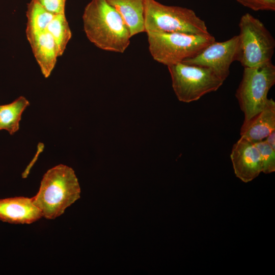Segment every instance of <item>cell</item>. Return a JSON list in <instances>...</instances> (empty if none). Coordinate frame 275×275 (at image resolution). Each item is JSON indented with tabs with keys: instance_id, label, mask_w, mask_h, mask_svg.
Returning <instances> with one entry per match:
<instances>
[{
	"instance_id": "12",
	"label": "cell",
	"mask_w": 275,
	"mask_h": 275,
	"mask_svg": "<svg viewBox=\"0 0 275 275\" xmlns=\"http://www.w3.org/2000/svg\"><path fill=\"white\" fill-rule=\"evenodd\" d=\"M275 130V102L270 98L267 105L249 122L242 124L240 136L255 143L263 140Z\"/></svg>"
},
{
	"instance_id": "14",
	"label": "cell",
	"mask_w": 275,
	"mask_h": 275,
	"mask_svg": "<svg viewBox=\"0 0 275 275\" xmlns=\"http://www.w3.org/2000/svg\"><path fill=\"white\" fill-rule=\"evenodd\" d=\"M30 105L24 96H20L12 102L0 105V130H6L13 134L19 129L21 115Z\"/></svg>"
},
{
	"instance_id": "5",
	"label": "cell",
	"mask_w": 275,
	"mask_h": 275,
	"mask_svg": "<svg viewBox=\"0 0 275 275\" xmlns=\"http://www.w3.org/2000/svg\"><path fill=\"white\" fill-rule=\"evenodd\" d=\"M239 43L236 61L244 68L257 67L271 61L275 40L258 18L243 14L239 23Z\"/></svg>"
},
{
	"instance_id": "13",
	"label": "cell",
	"mask_w": 275,
	"mask_h": 275,
	"mask_svg": "<svg viewBox=\"0 0 275 275\" xmlns=\"http://www.w3.org/2000/svg\"><path fill=\"white\" fill-rule=\"evenodd\" d=\"M121 15L132 36L145 32L146 0H106Z\"/></svg>"
},
{
	"instance_id": "17",
	"label": "cell",
	"mask_w": 275,
	"mask_h": 275,
	"mask_svg": "<svg viewBox=\"0 0 275 275\" xmlns=\"http://www.w3.org/2000/svg\"><path fill=\"white\" fill-rule=\"evenodd\" d=\"M259 151L262 163V172L270 174L275 171V150L273 149L266 142L262 140L254 143Z\"/></svg>"
},
{
	"instance_id": "7",
	"label": "cell",
	"mask_w": 275,
	"mask_h": 275,
	"mask_svg": "<svg viewBox=\"0 0 275 275\" xmlns=\"http://www.w3.org/2000/svg\"><path fill=\"white\" fill-rule=\"evenodd\" d=\"M172 87L180 101H197L206 94L217 91L224 80L210 68L183 63L168 66Z\"/></svg>"
},
{
	"instance_id": "3",
	"label": "cell",
	"mask_w": 275,
	"mask_h": 275,
	"mask_svg": "<svg viewBox=\"0 0 275 275\" xmlns=\"http://www.w3.org/2000/svg\"><path fill=\"white\" fill-rule=\"evenodd\" d=\"M145 32L209 34L204 20L191 9L167 6L156 0H146L144 13Z\"/></svg>"
},
{
	"instance_id": "15",
	"label": "cell",
	"mask_w": 275,
	"mask_h": 275,
	"mask_svg": "<svg viewBox=\"0 0 275 275\" xmlns=\"http://www.w3.org/2000/svg\"><path fill=\"white\" fill-rule=\"evenodd\" d=\"M46 30L54 40L58 57L62 56L72 37V32L65 13L54 15Z\"/></svg>"
},
{
	"instance_id": "20",
	"label": "cell",
	"mask_w": 275,
	"mask_h": 275,
	"mask_svg": "<svg viewBox=\"0 0 275 275\" xmlns=\"http://www.w3.org/2000/svg\"><path fill=\"white\" fill-rule=\"evenodd\" d=\"M265 140L273 149L275 150V130L272 131Z\"/></svg>"
},
{
	"instance_id": "1",
	"label": "cell",
	"mask_w": 275,
	"mask_h": 275,
	"mask_svg": "<svg viewBox=\"0 0 275 275\" xmlns=\"http://www.w3.org/2000/svg\"><path fill=\"white\" fill-rule=\"evenodd\" d=\"M82 21L87 38L101 49L123 53L130 43L129 29L106 0H91L85 8Z\"/></svg>"
},
{
	"instance_id": "10",
	"label": "cell",
	"mask_w": 275,
	"mask_h": 275,
	"mask_svg": "<svg viewBox=\"0 0 275 275\" xmlns=\"http://www.w3.org/2000/svg\"><path fill=\"white\" fill-rule=\"evenodd\" d=\"M43 217L32 198L16 197L0 199V220L14 224H32Z\"/></svg>"
},
{
	"instance_id": "11",
	"label": "cell",
	"mask_w": 275,
	"mask_h": 275,
	"mask_svg": "<svg viewBox=\"0 0 275 275\" xmlns=\"http://www.w3.org/2000/svg\"><path fill=\"white\" fill-rule=\"evenodd\" d=\"M25 34L42 74L44 77L48 78L59 57L53 38L46 30L25 32Z\"/></svg>"
},
{
	"instance_id": "4",
	"label": "cell",
	"mask_w": 275,
	"mask_h": 275,
	"mask_svg": "<svg viewBox=\"0 0 275 275\" xmlns=\"http://www.w3.org/2000/svg\"><path fill=\"white\" fill-rule=\"evenodd\" d=\"M149 50L153 59L167 67L193 58L215 41L210 33H148Z\"/></svg>"
},
{
	"instance_id": "6",
	"label": "cell",
	"mask_w": 275,
	"mask_h": 275,
	"mask_svg": "<svg viewBox=\"0 0 275 275\" xmlns=\"http://www.w3.org/2000/svg\"><path fill=\"white\" fill-rule=\"evenodd\" d=\"M274 84L275 66L271 61L257 67L244 68L242 78L235 94L244 114L242 124L267 105L269 100L268 93Z\"/></svg>"
},
{
	"instance_id": "9",
	"label": "cell",
	"mask_w": 275,
	"mask_h": 275,
	"mask_svg": "<svg viewBox=\"0 0 275 275\" xmlns=\"http://www.w3.org/2000/svg\"><path fill=\"white\" fill-rule=\"evenodd\" d=\"M230 158L236 176L245 183L257 177L262 172L259 150L255 144L240 136L233 145Z\"/></svg>"
},
{
	"instance_id": "8",
	"label": "cell",
	"mask_w": 275,
	"mask_h": 275,
	"mask_svg": "<svg viewBox=\"0 0 275 275\" xmlns=\"http://www.w3.org/2000/svg\"><path fill=\"white\" fill-rule=\"evenodd\" d=\"M238 43V35L223 42L215 41L195 57L182 63L210 68L225 81L229 75L231 65L236 61Z\"/></svg>"
},
{
	"instance_id": "2",
	"label": "cell",
	"mask_w": 275,
	"mask_h": 275,
	"mask_svg": "<svg viewBox=\"0 0 275 275\" xmlns=\"http://www.w3.org/2000/svg\"><path fill=\"white\" fill-rule=\"evenodd\" d=\"M80 188L74 170L64 164L48 170L44 175L32 200L43 217L54 219L80 198Z\"/></svg>"
},
{
	"instance_id": "16",
	"label": "cell",
	"mask_w": 275,
	"mask_h": 275,
	"mask_svg": "<svg viewBox=\"0 0 275 275\" xmlns=\"http://www.w3.org/2000/svg\"><path fill=\"white\" fill-rule=\"evenodd\" d=\"M54 15L36 1L31 0L27 5L25 32L46 30Z\"/></svg>"
},
{
	"instance_id": "19",
	"label": "cell",
	"mask_w": 275,
	"mask_h": 275,
	"mask_svg": "<svg viewBox=\"0 0 275 275\" xmlns=\"http://www.w3.org/2000/svg\"><path fill=\"white\" fill-rule=\"evenodd\" d=\"M53 14L65 13L66 0H34Z\"/></svg>"
},
{
	"instance_id": "18",
	"label": "cell",
	"mask_w": 275,
	"mask_h": 275,
	"mask_svg": "<svg viewBox=\"0 0 275 275\" xmlns=\"http://www.w3.org/2000/svg\"><path fill=\"white\" fill-rule=\"evenodd\" d=\"M254 11L275 10V0H236Z\"/></svg>"
}]
</instances>
